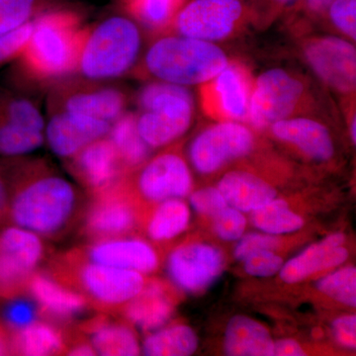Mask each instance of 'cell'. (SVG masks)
Wrapping results in <instances>:
<instances>
[{
  "instance_id": "obj_31",
  "label": "cell",
  "mask_w": 356,
  "mask_h": 356,
  "mask_svg": "<svg viewBox=\"0 0 356 356\" xmlns=\"http://www.w3.org/2000/svg\"><path fill=\"white\" fill-rule=\"evenodd\" d=\"M188 0H124L126 10L136 22L161 31L172 25L175 16Z\"/></svg>"
},
{
  "instance_id": "obj_47",
  "label": "cell",
  "mask_w": 356,
  "mask_h": 356,
  "mask_svg": "<svg viewBox=\"0 0 356 356\" xmlns=\"http://www.w3.org/2000/svg\"><path fill=\"white\" fill-rule=\"evenodd\" d=\"M255 1L266 4V6L270 7L273 10H278V9L294 6L298 0H255Z\"/></svg>"
},
{
  "instance_id": "obj_11",
  "label": "cell",
  "mask_w": 356,
  "mask_h": 356,
  "mask_svg": "<svg viewBox=\"0 0 356 356\" xmlns=\"http://www.w3.org/2000/svg\"><path fill=\"white\" fill-rule=\"evenodd\" d=\"M304 57L316 74L330 88L351 95L356 88V50L348 39L316 36L307 40Z\"/></svg>"
},
{
  "instance_id": "obj_46",
  "label": "cell",
  "mask_w": 356,
  "mask_h": 356,
  "mask_svg": "<svg viewBox=\"0 0 356 356\" xmlns=\"http://www.w3.org/2000/svg\"><path fill=\"white\" fill-rule=\"evenodd\" d=\"M67 355L74 356H92L96 355V351L92 344L89 341H79L67 350Z\"/></svg>"
},
{
  "instance_id": "obj_49",
  "label": "cell",
  "mask_w": 356,
  "mask_h": 356,
  "mask_svg": "<svg viewBox=\"0 0 356 356\" xmlns=\"http://www.w3.org/2000/svg\"><path fill=\"white\" fill-rule=\"evenodd\" d=\"M11 353L10 339L0 327V355H9Z\"/></svg>"
},
{
  "instance_id": "obj_34",
  "label": "cell",
  "mask_w": 356,
  "mask_h": 356,
  "mask_svg": "<svg viewBox=\"0 0 356 356\" xmlns=\"http://www.w3.org/2000/svg\"><path fill=\"white\" fill-rule=\"evenodd\" d=\"M44 133L29 130L6 120H0V154L20 156L31 153L44 142Z\"/></svg>"
},
{
  "instance_id": "obj_21",
  "label": "cell",
  "mask_w": 356,
  "mask_h": 356,
  "mask_svg": "<svg viewBox=\"0 0 356 356\" xmlns=\"http://www.w3.org/2000/svg\"><path fill=\"white\" fill-rule=\"evenodd\" d=\"M344 242L343 234L337 233L327 236L320 243H314L283 264L280 271L281 280L293 284L314 274L341 266L348 257V250L343 247Z\"/></svg>"
},
{
  "instance_id": "obj_36",
  "label": "cell",
  "mask_w": 356,
  "mask_h": 356,
  "mask_svg": "<svg viewBox=\"0 0 356 356\" xmlns=\"http://www.w3.org/2000/svg\"><path fill=\"white\" fill-rule=\"evenodd\" d=\"M325 14L337 31L356 41V0H334Z\"/></svg>"
},
{
  "instance_id": "obj_14",
  "label": "cell",
  "mask_w": 356,
  "mask_h": 356,
  "mask_svg": "<svg viewBox=\"0 0 356 356\" xmlns=\"http://www.w3.org/2000/svg\"><path fill=\"white\" fill-rule=\"evenodd\" d=\"M193 180L186 161L173 152L158 154L143 165L136 187L149 202L182 199L191 194Z\"/></svg>"
},
{
  "instance_id": "obj_32",
  "label": "cell",
  "mask_w": 356,
  "mask_h": 356,
  "mask_svg": "<svg viewBox=\"0 0 356 356\" xmlns=\"http://www.w3.org/2000/svg\"><path fill=\"white\" fill-rule=\"evenodd\" d=\"M252 222L262 233L273 236L294 233L304 226L303 218L293 212L286 201L276 198L252 211Z\"/></svg>"
},
{
  "instance_id": "obj_17",
  "label": "cell",
  "mask_w": 356,
  "mask_h": 356,
  "mask_svg": "<svg viewBox=\"0 0 356 356\" xmlns=\"http://www.w3.org/2000/svg\"><path fill=\"white\" fill-rule=\"evenodd\" d=\"M67 161L70 172L91 193L107 188L126 172L108 136L95 140Z\"/></svg>"
},
{
  "instance_id": "obj_24",
  "label": "cell",
  "mask_w": 356,
  "mask_h": 356,
  "mask_svg": "<svg viewBox=\"0 0 356 356\" xmlns=\"http://www.w3.org/2000/svg\"><path fill=\"white\" fill-rule=\"evenodd\" d=\"M172 300L159 281L145 284L142 291L127 302L123 314L131 323L144 331L161 329L173 313Z\"/></svg>"
},
{
  "instance_id": "obj_3",
  "label": "cell",
  "mask_w": 356,
  "mask_h": 356,
  "mask_svg": "<svg viewBox=\"0 0 356 356\" xmlns=\"http://www.w3.org/2000/svg\"><path fill=\"white\" fill-rule=\"evenodd\" d=\"M140 49L138 23L126 16H111L84 29L76 72L88 81L117 79L136 65Z\"/></svg>"
},
{
  "instance_id": "obj_28",
  "label": "cell",
  "mask_w": 356,
  "mask_h": 356,
  "mask_svg": "<svg viewBox=\"0 0 356 356\" xmlns=\"http://www.w3.org/2000/svg\"><path fill=\"white\" fill-rule=\"evenodd\" d=\"M11 353L19 355H56L65 353L64 337L58 329L46 323L35 322L14 332L10 339Z\"/></svg>"
},
{
  "instance_id": "obj_13",
  "label": "cell",
  "mask_w": 356,
  "mask_h": 356,
  "mask_svg": "<svg viewBox=\"0 0 356 356\" xmlns=\"http://www.w3.org/2000/svg\"><path fill=\"white\" fill-rule=\"evenodd\" d=\"M225 266L219 248L193 243L175 248L168 259V271L175 284L184 291L197 293L210 286Z\"/></svg>"
},
{
  "instance_id": "obj_10",
  "label": "cell",
  "mask_w": 356,
  "mask_h": 356,
  "mask_svg": "<svg viewBox=\"0 0 356 356\" xmlns=\"http://www.w3.org/2000/svg\"><path fill=\"white\" fill-rule=\"evenodd\" d=\"M44 252L37 234L16 225L4 229L0 233V295L14 297L24 291Z\"/></svg>"
},
{
  "instance_id": "obj_50",
  "label": "cell",
  "mask_w": 356,
  "mask_h": 356,
  "mask_svg": "<svg viewBox=\"0 0 356 356\" xmlns=\"http://www.w3.org/2000/svg\"><path fill=\"white\" fill-rule=\"evenodd\" d=\"M355 125H356L355 114H353V118L351 119V120H350V134L351 140H353V143L355 145V142H356Z\"/></svg>"
},
{
  "instance_id": "obj_18",
  "label": "cell",
  "mask_w": 356,
  "mask_h": 356,
  "mask_svg": "<svg viewBox=\"0 0 356 356\" xmlns=\"http://www.w3.org/2000/svg\"><path fill=\"white\" fill-rule=\"evenodd\" d=\"M84 259L140 274L156 270L159 257L149 243L140 238H113L95 241L83 250H79Z\"/></svg>"
},
{
  "instance_id": "obj_12",
  "label": "cell",
  "mask_w": 356,
  "mask_h": 356,
  "mask_svg": "<svg viewBox=\"0 0 356 356\" xmlns=\"http://www.w3.org/2000/svg\"><path fill=\"white\" fill-rule=\"evenodd\" d=\"M93 194L83 231L95 241L119 238L132 231L136 214L127 196L124 177Z\"/></svg>"
},
{
  "instance_id": "obj_22",
  "label": "cell",
  "mask_w": 356,
  "mask_h": 356,
  "mask_svg": "<svg viewBox=\"0 0 356 356\" xmlns=\"http://www.w3.org/2000/svg\"><path fill=\"white\" fill-rule=\"evenodd\" d=\"M26 290L31 294L40 312L56 320H72L88 305L83 294L60 282L50 273L35 271Z\"/></svg>"
},
{
  "instance_id": "obj_48",
  "label": "cell",
  "mask_w": 356,
  "mask_h": 356,
  "mask_svg": "<svg viewBox=\"0 0 356 356\" xmlns=\"http://www.w3.org/2000/svg\"><path fill=\"white\" fill-rule=\"evenodd\" d=\"M8 209V194L6 186L0 178V216Z\"/></svg>"
},
{
  "instance_id": "obj_37",
  "label": "cell",
  "mask_w": 356,
  "mask_h": 356,
  "mask_svg": "<svg viewBox=\"0 0 356 356\" xmlns=\"http://www.w3.org/2000/svg\"><path fill=\"white\" fill-rule=\"evenodd\" d=\"M247 220L243 212L227 206L214 217V229L216 235L226 242L240 240L245 233Z\"/></svg>"
},
{
  "instance_id": "obj_4",
  "label": "cell",
  "mask_w": 356,
  "mask_h": 356,
  "mask_svg": "<svg viewBox=\"0 0 356 356\" xmlns=\"http://www.w3.org/2000/svg\"><path fill=\"white\" fill-rule=\"evenodd\" d=\"M229 63L216 43L179 34L156 40L144 60L147 72L156 81L186 88L209 83Z\"/></svg>"
},
{
  "instance_id": "obj_33",
  "label": "cell",
  "mask_w": 356,
  "mask_h": 356,
  "mask_svg": "<svg viewBox=\"0 0 356 356\" xmlns=\"http://www.w3.org/2000/svg\"><path fill=\"white\" fill-rule=\"evenodd\" d=\"M60 0H0V35L58 8Z\"/></svg>"
},
{
  "instance_id": "obj_35",
  "label": "cell",
  "mask_w": 356,
  "mask_h": 356,
  "mask_svg": "<svg viewBox=\"0 0 356 356\" xmlns=\"http://www.w3.org/2000/svg\"><path fill=\"white\" fill-rule=\"evenodd\" d=\"M318 291L343 305L356 306V269L343 267L327 274L317 282Z\"/></svg>"
},
{
  "instance_id": "obj_2",
  "label": "cell",
  "mask_w": 356,
  "mask_h": 356,
  "mask_svg": "<svg viewBox=\"0 0 356 356\" xmlns=\"http://www.w3.org/2000/svg\"><path fill=\"white\" fill-rule=\"evenodd\" d=\"M33 31L22 57L40 79H55L76 72L84 29L74 11L56 8L33 20Z\"/></svg>"
},
{
  "instance_id": "obj_5",
  "label": "cell",
  "mask_w": 356,
  "mask_h": 356,
  "mask_svg": "<svg viewBox=\"0 0 356 356\" xmlns=\"http://www.w3.org/2000/svg\"><path fill=\"white\" fill-rule=\"evenodd\" d=\"M142 112L137 128L142 139L156 149L172 144L191 127L195 111L194 96L188 88L165 81L147 84L138 95Z\"/></svg>"
},
{
  "instance_id": "obj_1",
  "label": "cell",
  "mask_w": 356,
  "mask_h": 356,
  "mask_svg": "<svg viewBox=\"0 0 356 356\" xmlns=\"http://www.w3.org/2000/svg\"><path fill=\"white\" fill-rule=\"evenodd\" d=\"M79 203V194L70 181L44 166L34 165L18 184L9 214L16 226L54 236L72 224Z\"/></svg>"
},
{
  "instance_id": "obj_29",
  "label": "cell",
  "mask_w": 356,
  "mask_h": 356,
  "mask_svg": "<svg viewBox=\"0 0 356 356\" xmlns=\"http://www.w3.org/2000/svg\"><path fill=\"white\" fill-rule=\"evenodd\" d=\"M191 220L188 206L181 199L159 202L147 225V233L154 242H166L187 229Z\"/></svg>"
},
{
  "instance_id": "obj_43",
  "label": "cell",
  "mask_w": 356,
  "mask_h": 356,
  "mask_svg": "<svg viewBox=\"0 0 356 356\" xmlns=\"http://www.w3.org/2000/svg\"><path fill=\"white\" fill-rule=\"evenodd\" d=\"M332 332L337 343L344 348H355L356 318L355 315L337 318L332 324Z\"/></svg>"
},
{
  "instance_id": "obj_41",
  "label": "cell",
  "mask_w": 356,
  "mask_h": 356,
  "mask_svg": "<svg viewBox=\"0 0 356 356\" xmlns=\"http://www.w3.org/2000/svg\"><path fill=\"white\" fill-rule=\"evenodd\" d=\"M191 203L196 212L213 218L229 206L217 187H205L194 191L191 195Z\"/></svg>"
},
{
  "instance_id": "obj_19",
  "label": "cell",
  "mask_w": 356,
  "mask_h": 356,
  "mask_svg": "<svg viewBox=\"0 0 356 356\" xmlns=\"http://www.w3.org/2000/svg\"><path fill=\"white\" fill-rule=\"evenodd\" d=\"M56 110H64L113 123L125 113L127 97L120 89L110 86H84L65 89Z\"/></svg>"
},
{
  "instance_id": "obj_45",
  "label": "cell",
  "mask_w": 356,
  "mask_h": 356,
  "mask_svg": "<svg viewBox=\"0 0 356 356\" xmlns=\"http://www.w3.org/2000/svg\"><path fill=\"white\" fill-rule=\"evenodd\" d=\"M334 0H302V7L307 13L313 16L325 15Z\"/></svg>"
},
{
  "instance_id": "obj_39",
  "label": "cell",
  "mask_w": 356,
  "mask_h": 356,
  "mask_svg": "<svg viewBox=\"0 0 356 356\" xmlns=\"http://www.w3.org/2000/svg\"><path fill=\"white\" fill-rule=\"evenodd\" d=\"M245 273L255 277H269L280 273L283 262L282 257L274 250H266L250 255L243 259Z\"/></svg>"
},
{
  "instance_id": "obj_27",
  "label": "cell",
  "mask_w": 356,
  "mask_h": 356,
  "mask_svg": "<svg viewBox=\"0 0 356 356\" xmlns=\"http://www.w3.org/2000/svg\"><path fill=\"white\" fill-rule=\"evenodd\" d=\"M108 138L118 154L125 170L146 163L151 147L140 137L137 115L125 112L111 124Z\"/></svg>"
},
{
  "instance_id": "obj_16",
  "label": "cell",
  "mask_w": 356,
  "mask_h": 356,
  "mask_svg": "<svg viewBox=\"0 0 356 356\" xmlns=\"http://www.w3.org/2000/svg\"><path fill=\"white\" fill-rule=\"evenodd\" d=\"M110 128L108 122L57 110L48 122L44 136L54 154L69 159L95 140L106 137Z\"/></svg>"
},
{
  "instance_id": "obj_9",
  "label": "cell",
  "mask_w": 356,
  "mask_h": 356,
  "mask_svg": "<svg viewBox=\"0 0 356 356\" xmlns=\"http://www.w3.org/2000/svg\"><path fill=\"white\" fill-rule=\"evenodd\" d=\"M254 146V133L247 124L221 120L194 138L189 147V158L198 172L210 175L247 156Z\"/></svg>"
},
{
  "instance_id": "obj_30",
  "label": "cell",
  "mask_w": 356,
  "mask_h": 356,
  "mask_svg": "<svg viewBox=\"0 0 356 356\" xmlns=\"http://www.w3.org/2000/svg\"><path fill=\"white\" fill-rule=\"evenodd\" d=\"M197 348L195 332L188 325H175L147 337L143 353L149 356H187L193 355Z\"/></svg>"
},
{
  "instance_id": "obj_6",
  "label": "cell",
  "mask_w": 356,
  "mask_h": 356,
  "mask_svg": "<svg viewBox=\"0 0 356 356\" xmlns=\"http://www.w3.org/2000/svg\"><path fill=\"white\" fill-rule=\"evenodd\" d=\"M55 273L56 280L102 309L125 305L146 284L143 274L88 261L79 250L65 257Z\"/></svg>"
},
{
  "instance_id": "obj_25",
  "label": "cell",
  "mask_w": 356,
  "mask_h": 356,
  "mask_svg": "<svg viewBox=\"0 0 356 356\" xmlns=\"http://www.w3.org/2000/svg\"><path fill=\"white\" fill-rule=\"evenodd\" d=\"M274 341L268 330L247 316L229 320L225 332V353L231 356L273 355Z\"/></svg>"
},
{
  "instance_id": "obj_26",
  "label": "cell",
  "mask_w": 356,
  "mask_h": 356,
  "mask_svg": "<svg viewBox=\"0 0 356 356\" xmlns=\"http://www.w3.org/2000/svg\"><path fill=\"white\" fill-rule=\"evenodd\" d=\"M90 336L96 355L104 356L139 355L140 348L135 332L127 325L96 318L84 327Z\"/></svg>"
},
{
  "instance_id": "obj_23",
  "label": "cell",
  "mask_w": 356,
  "mask_h": 356,
  "mask_svg": "<svg viewBox=\"0 0 356 356\" xmlns=\"http://www.w3.org/2000/svg\"><path fill=\"white\" fill-rule=\"evenodd\" d=\"M217 188L228 205L241 212H252L276 198L273 185L245 170L227 172L220 179Z\"/></svg>"
},
{
  "instance_id": "obj_20",
  "label": "cell",
  "mask_w": 356,
  "mask_h": 356,
  "mask_svg": "<svg viewBox=\"0 0 356 356\" xmlns=\"http://www.w3.org/2000/svg\"><path fill=\"white\" fill-rule=\"evenodd\" d=\"M274 138L297 147L309 158L327 161L334 154V145L329 129L315 119L291 116L275 122L268 128Z\"/></svg>"
},
{
  "instance_id": "obj_38",
  "label": "cell",
  "mask_w": 356,
  "mask_h": 356,
  "mask_svg": "<svg viewBox=\"0 0 356 356\" xmlns=\"http://www.w3.org/2000/svg\"><path fill=\"white\" fill-rule=\"evenodd\" d=\"M33 20L13 31L0 35V64L16 56L22 55L32 35L34 26Z\"/></svg>"
},
{
  "instance_id": "obj_40",
  "label": "cell",
  "mask_w": 356,
  "mask_h": 356,
  "mask_svg": "<svg viewBox=\"0 0 356 356\" xmlns=\"http://www.w3.org/2000/svg\"><path fill=\"white\" fill-rule=\"evenodd\" d=\"M37 316V304L24 299L14 300L6 307L3 312L4 320L14 331H19L32 325L36 322Z\"/></svg>"
},
{
  "instance_id": "obj_44",
  "label": "cell",
  "mask_w": 356,
  "mask_h": 356,
  "mask_svg": "<svg viewBox=\"0 0 356 356\" xmlns=\"http://www.w3.org/2000/svg\"><path fill=\"white\" fill-rule=\"evenodd\" d=\"M273 355L276 356H304L305 350L299 343L293 339H281L273 344Z\"/></svg>"
},
{
  "instance_id": "obj_15",
  "label": "cell",
  "mask_w": 356,
  "mask_h": 356,
  "mask_svg": "<svg viewBox=\"0 0 356 356\" xmlns=\"http://www.w3.org/2000/svg\"><path fill=\"white\" fill-rule=\"evenodd\" d=\"M252 81L245 67L229 62L209 83L203 84L210 114L222 120L248 123Z\"/></svg>"
},
{
  "instance_id": "obj_8",
  "label": "cell",
  "mask_w": 356,
  "mask_h": 356,
  "mask_svg": "<svg viewBox=\"0 0 356 356\" xmlns=\"http://www.w3.org/2000/svg\"><path fill=\"white\" fill-rule=\"evenodd\" d=\"M248 13L245 0H188L172 26L182 36L216 43L231 36Z\"/></svg>"
},
{
  "instance_id": "obj_42",
  "label": "cell",
  "mask_w": 356,
  "mask_h": 356,
  "mask_svg": "<svg viewBox=\"0 0 356 356\" xmlns=\"http://www.w3.org/2000/svg\"><path fill=\"white\" fill-rule=\"evenodd\" d=\"M278 247V240L273 235L268 234H248L242 236L240 242L236 243L235 248V257L238 261H243L250 255L261 250H274Z\"/></svg>"
},
{
  "instance_id": "obj_7",
  "label": "cell",
  "mask_w": 356,
  "mask_h": 356,
  "mask_svg": "<svg viewBox=\"0 0 356 356\" xmlns=\"http://www.w3.org/2000/svg\"><path fill=\"white\" fill-rule=\"evenodd\" d=\"M305 84L283 69L266 70L252 83L248 124L266 130L275 122L294 116L305 100Z\"/></svg>"
}]
</instances>
